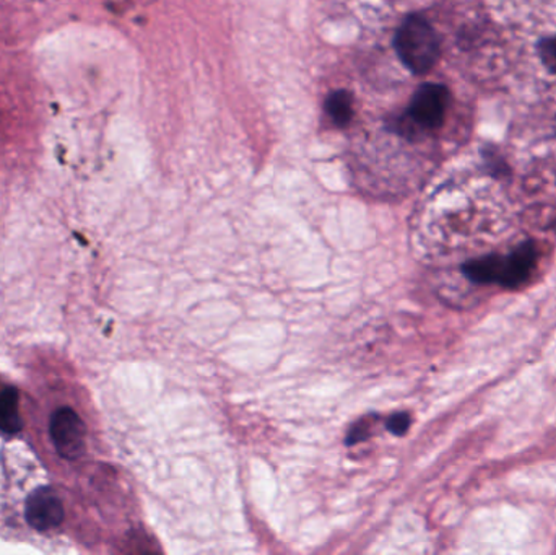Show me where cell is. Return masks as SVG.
<instances>
[{
	"label": "cell",
	"instance_id": "6da1fadb",
	"mask_svg": "<svg viewBox=\"0 0 556 555\" xmlns=\"http://www.w3.org/2000/svg\"><path fill=\"white\" fill-rule=\"evenodd\" d=\"M538 264V250L532 241L516 244L505 253H493L489 256L473 257L463 264V274L470 282L479 286L506 287L515 289L531 277Z\"/></svg>",
	"mask_w": 556,
	"mask_h": 555
},
{
	"label": "cell",
	"instance_id": "7a4b0ae2",
	"mask_svg": "<svg viewBox=\"0 0 556 555\" xmlns=\"http://www.w3.org/2000/svg\"><path fill=\"white\" fill-rule=\"evenodd\" d=\"M394 48L402 64L417 75L427 74L440 59V38L433 26L420 15L402 22L394 36Z\"/></svg>",
	"mask_w": 556,
	"mask_h": 555
},
{
	"label": "cell",
	"instance_id": "3957f363",
	"mask_svg": "<svg viewBox=\"0 0 556 555\" xmlns=\"http://www.w3.org/2000/svg\"><path fill=\"white\" fill-rule=\"evenodd\" d=\"M450 91L444 85L425 84L415 91L407 119L415 129H438L446 116Z\"/></svg>",
	"mask_w": 556,
	"mask_h": 555
},
{
	"label": "cell",
	"instance_id": "277c9868",
	"mask_svg": "<svg viewBox=\"0 0 556 555\" xmlns=\"http://www.w3.org/2000/svg\"><path fill=\"white\" fill-rule=\"evenodd\" d=\"M23 515L31 530L38 533H51L59 530L64 521V505L51 488L39 485L26 497Z\"/></svg>",
	"mask_w": 556,
	"mask_h": 555
},
{
	"label": "cell",
	"instance_id": "5b68a950",
	"mask_svg": "<svg viewBox=\"0 0 556 555\" xmlns=\"http://www.w3.org/2000/svg\"><path fill=\"white\" fill-rule=\"evenodd\" d=\"M49 432L52 445L62 458L77 459L84 453L87 430L80 416L71 407H61L52 414Z\"/></svg>",
	"mask_w": 556,
	"mask_h": 555
},
{
	"label": "cell",
	"instance_id": "8992f818",
	"mask_svg": "<svg viewBox=\"0 0 556 555\" xmlns=\"http://www.w3.org/2000/svg\"><path fill=\"white\" fill-rule=\"evenodd\" d=\"M22 429V417L18 413V394L16 391H0V430L5 433H16Z\"/></svg>",
	"mask_w": 556,
	"mask_h": 555
},
{
	"label": "cell",
	"instance_id": "52a82bcc",
	"mask_svg": "<svg viewBox=\"0 0 556 555\" xmlns=\"http://www.w3.org/2000/svg\"><path fill=\"white\" fill-rule=\"evenodd\" d=\"M326 113L336 126H349L353 117V98L349 91L337 90L326 100Z\"/></svg>",
	"mask_w": 556,
	"mask_h": 555
},
{
	"label": "cell",
	"instance_id": "ba28073f",
	"mask_svg": "<svg viewBox=\"0 0 556 555\" xmlns=\"http://www.w3.org/2000/svg\"><path fill=\"white\" fill-rule=\"evenodd\" d=\"M539 54H541L545 67L556 74V36L555 38L544 39V41L539 45Z\"/></svg>",
	"mask_w": 556,
	"mask_h": 555
},
{
	"label": "cell",
	"instance_id": "9c48e42d",
	"mask_svg": "<svg viewBox=\"0 0 556 555\" xmlns=\"http://www.w3.org/2000/svg\"><path fill=\"white\" fill-rule=\"evenodd\" d=\"M408 416H405V414H399V416L392 417L391 420H389V430H391L392 433H397V436H402V433H405V430L408 429Z\"/></svg>",
	"mask_w": 556,
	"mask_h": 555
}]
</instances>
